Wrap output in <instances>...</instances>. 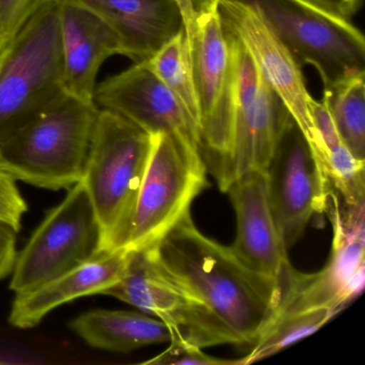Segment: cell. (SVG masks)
<instances>
[{"label":"cell","instance_id":"cell-1","mask_svg":"<svg viewBox=\"0 0 365 365\" xmlns=\"http://www.w3.org/2000/svg\"><path fill=\"white\" fill-rule=\"evenodd\" d=\"M153 247L164 266L223 322L238 345H252L277 315L283 284L252 270L232 247L202 234L191 213Z\"/></svg>","mask_w":365,"mask_h":365},{"label":"cell","instance_id":"cell-2","mask_svg":"<svg viewBox=\"0 0 365 365\" xmlns=\"http://www.w3.org/2000/svg\"><path fill=\"white\" fill-rule=\"evenodd\" d=\"M151 145L150 134L125 117L100 108L81 180L99 224V252L125 245Z\"/></svg>","mask_w":365,"mask_h":365},{"label":"cell","instance_id":"cell-3","mask_svg":"<svg viewBox=\"0 0 365 365\" xmlns=\"http://www.w3.org/2000/svg\"><path fill=\"white\" fill-rule=\"evenodd\" d=\"M99 110L66 93L0 145V165L33 187L70 189L84 175Z\"/></svg>","mask_w":365,"mask_h":365},{"label":"cell","instance_id":"cell-4","mask_svg":"<svg viewBox=\"0 0 365 365\" xmlns=\"http://www.w3.org/2000/svg\"><path fill=\"white\" fill-rule=\"evenodd\" d=\"M66 93L61 0H48L0 53V145Z\"/></svg>","mask_w":365,"mask_h":365},{"label":"cell","instance_id":"cell-5","mask_svg":"<svg viewBox=\"0 0 365 365\" xmlns=\"http://www.w3.org/2000/svg\"><path fill=\"white\" fill-rule=\"evenodd\" d=\"M257 10L299 67L313 66L324 91L365 74V39L350 20L309 0H241Z\"/></svg>","mask_w":365,"mask_h":365},{"label":"cell","instance_id":"cell-6","mask_svg":"<svg viewBox=\"0 0 365 365\" xmlns=\"http://www.w3.org/2000/svg\"><path fill=\"white\" fill-rule=\"evenodd\" d=\"M150 157L123 247H155L189 215L192 202L209 187L200 151L168 133L151 135Z\"/></svg>","mask_w":365,"mask_h":365},{"label":"cell","instance_id":"cell-7","mask_svg":"<svg viewBox=\"0 0 365 365\" xmlns=\"http://www.w3.org/2000/svg\"><path fill=\"white\" fill-rule=\"evenodd\" d=\"M185 29L200 104V155L217 181L230 147L234 86L232 37L222 21L219 0L202 6Z\"/></svg>","mask_w":365,"mask_h":365},{"label":"cell","instance_id":"cell-8","mask_svg":"<svg viewBox=\"0 0 365 365\" xmlns=\"http://www.w3.org/2000/svg\"><path fill=\"white\" fill-rule=\"evenodd\" d=\"M162 320L172 336L200 347L235 344L236 337L175 273L164 266L153 247L129 250L120 281L104 292Z\"/></svg>","mask_w":365,"mask_h":365},{"label":"cell","instance_id":"cell-9","mask_svg":"<svg viewBox=\"0 0 365 365\" xmlns=\"http://www.w3.org/2000/svg\"><path fill=\"white\" fill-rule=\"evenodd\" d=\"M230 37L234 86L230 147L217 181L222 192L242 175L266 172L277 140L292 119L247 48L232 34Z\"/></svg>","mask_w":365,"mask_h":365},{"label":"cell","instance_id":"cell-10","mask_svg":"<svg viewBox=\"0 0 365 365\" xmlns=\"http://www.w3.org/2000/svg\"><path fill=\"white\" fill-rule=\"evenodd\" d=\"M100 230L82 181L68 189L18 253L10 289L23 294L80 266L99 252Z\"/></svg>","mask_w":365,"mask_h":365},{"label":"cell","instance_id":"cell-11","mask_svg":"<svg viewBox=\"0 0 365 365\" xmlns=\"http://www.w3.org/2000/svg\"><path fill=\"white\" fill-rule=\"evenodd\" d=\"M324 213L333 226L330 259L317 273L292 270L277 315L315 307H328L339 314L363 292L365 205L347 206L331 192Z\"/></svg>","mask_w":365,"mask_h":365},{"label":"cell","instance_id":"cell-12","mask_svg":"<svg viewBox=\"0 0 365 365\" xmlns=\"http://www.w3.org/2000/svg\"><path fill=\"white\" fill-rule=\"evenodd\" d=\"M269 195L287 250L316 215L326 212L332 191L309 143L294 119L282 132L266 168Z\"/></svg>","mask_w":365,"mask_h":365},{"label":"cell","instance_id":"cell-13","mask_svg":"<svg viewBox=\"0 0 365 365\" xmlns=\"http://www.w3.org/2000/svg\"><path fill=\"white\" fill-rule=\"evenodd\" d=\"M95 103L147 133H168L200 153V131L180 102L146 63H134L96 87Z\"/></svg>","mask_w":365,"mask_h":365},{"label":"cell","instance_id":"cell-14","mask_svg":"<svg viewBox=\"0 0 365 365\" xmlns=\"http://www.w3.org/2000/svg\"><path fill=\"white\" fill-rule=\"evenodd\" d=\"M219 10L225 29L247 48L307 138L313 129L312 97L305 86L302 68L255 8L241 0H219Z\"/></svg>","mask_w":365,"mask_h":365},{"label":"cell","instance_id":"cell-15","mask_svg":"<svg viewBox=\"0 0 365 365\" xmlns=\"http://www.w3.org/2000/svg\"><path fill=\"white\" fill-rule=\"evenodd\" d=\"M224 193L230 196L236 213L232 251L252 270L281 282L292 266L273 212L266 172L242 175Z\"/></svg>","mask_w":365,"mask_h":365},{"label":"cell","instance_id":"cell-16","mask_svg":"<svg viewBox=\"0 0 365 365\" xmlns=\"http://www.w3.org/2000/svg\"><path fill=\"white\" fill-rule=\"evenodd\" d=\"M129 250L100 251L91 259L37 288L16 294L9 322L19 329L37 327L44 317L61 305L83 297L103 294L116 285L127 266Z\"/></svg>","mask_w":365,"mask_h":365},{"label":"cell","instance_id":"cell-17","mask_svg":"<svg viewBox=\"0 0 365 365\" xmlns=\"http://www.w3.org/2000/svg\"><path fill=\"white\" fill-rule=\"evenodd\" d=\"M61 38L66 93L95 102L100 68L106 59L121 55L118 37L91 10L61 0Z\"/></svg>","mask_w":365,"mask_h":365},{"label":"cell","instance_id":"cell-18","mask_svg":"<svg viewBox=\"0 0 365 365\" xmlns=\"http://www.w3.org/2000/svg\"><path fill=\"white\" fill-rule=\"evenodd\" d=\"M101 18L120 41L121 55L146 63L185 29L176 0H70Z\"/></svg>","mask_w":365,"mask_h":365},{"label":"cell","instance_id":"cell-19","mask_svg":"<svg viewBox=\"0 0 365 365\" xmlns=\"http://www.w3.org/2000/svg\"><path fill=\"white\" fill-rule=\"evenodd\" d=\"M313 130L305 140L319 162L331 190L347 206L365 205V162L347 148L333 123L326 100L311 98Z\"/></svg>","mask_w":365,"mask_h":365},{"label":"cell","instance_id":"cell-20","mask_svg":"<svg viewBox=\"0 0 365 365\" xmlns=\"http://www.w3.org/2000/svg\"><path fill=\"white\" fill-rule=\"evenodd\" d=\"M69 327L91 347L123 354L172 339L168 324L143 312L93 309L74 318Z\"/></svg>","mask_w":365,"mask_h":365},{"label":"cell","instance_id":"cell-21","mask_svg":"<svg viewBox=\"0 0 365 365\" xmlns=\"http://www.w3.org/2000/svg\"><path fill=\"white\" fill-rule=\"evenodd\" d=\"M145 63L172 91L200 131V104L185 29L166 42Z\"/></svg>","mask_w":365,"mask_h":365},{"label":"cell","instance_id":"cell-22","mask_svg":"<svg viewBox=\"0 0 365 365\" xmlns=\"http://www.w3.org/2000/svg\"><path fill=\"white\" fill-rule=\"evenodd\" d=\"M335 315L337 314L328 307L277 314L252 344L251 351L238 360V364H252L277 354L284 348L319 330Z\"/></svg>","mask_w":365,"mask_h":365},{"label":"cell","instance_id":"cell-23","mask_svg":"<svg viewBox=\"0 0 365 365\" xmlns=\"http://www.w3.org/2000/svg\"><path fill=\"white\" fill-rule=\"evenodd\" d=\"M331 117L350 153L365 162V74L324 91Z\"/></svg>","mask_w":365,"mask_h":365},{"label":"cell","instance_id":"cell-24","mask_svg":"<svg viewBox=\"0 0 365 365\" xmlns=\"http://www.w3.org/2000/svg\"><path fill=\"white\" fill-rule=\"evenodd\" d=\"M48 0H0V53Z\"/></svg>","mask_w":365,"mask_h":365},{"label":"cell","instance_id":"cell-25","mask_svg":"<svg viewBox=\"0 0 365 365\" xmlns=\"http://www.w3.org/2000/svg\"><path fill=\"white\" fill-rule=\"evenodd\" d=\"M168 349L142 364L150 365H236L238 360H223L209 356L202 347L179 336H172Z\"/></svg>","mask_w":365,"mask_h":365},{"label":"cell","instance_id":"cell-26","mask_svg":"<svg viewBox=\"0 0 365 365\" xmlns=\"http://www.w3.org/2000/svg\"><path fill=\"white\" fill-rule=\"evenodd\" d=\"M27 210L29 206L19 189L18 180L0 165V222L19 232Z\"/></svg>","mask_w":365,"mask_h":365},{"label":"cell","instance_id":"cell-27","mask_svg":"<svg viewBox=\"0 0 365 365\" xmlns=\"http://www.w3.org/2000/svg\"><path fill=\"white\" fill-rule=\"evenodd\" d=\"M18 234L14 228L0 222V281L11 274L18 255Z\"/></svg>","mask_w":365,"mask_h":365},{"label":"cell","instance_id":"cell-28","mask_svg":"<svg viewBox=\"0 0 365 365\" xmlns=\"http://www.w3.org/2000/svg\"><path fill=\"white\" fill-rule=\"evenodd\" d=\"M309 1L330 14L350 20L360 10L363 0H309Z\"/></svg>","mask_w":365,"mask_h":365},{"label":"cell","instance_id":"cell-29","mask_svg":"<svg viewBox=\"0 0 365 365\" xmlns=\"http://www.w3.org/2000/svg\"><path fill=\"white\" fill-rule=\"evenodd\" d=\"M179 7H180L181 14L183 16V24L185 27L190 24L193 20L196 12L202 7V6L208 4L211 0H176Z\"/></svg>","mask_w":365,"mask_h":365}]
</instances>
